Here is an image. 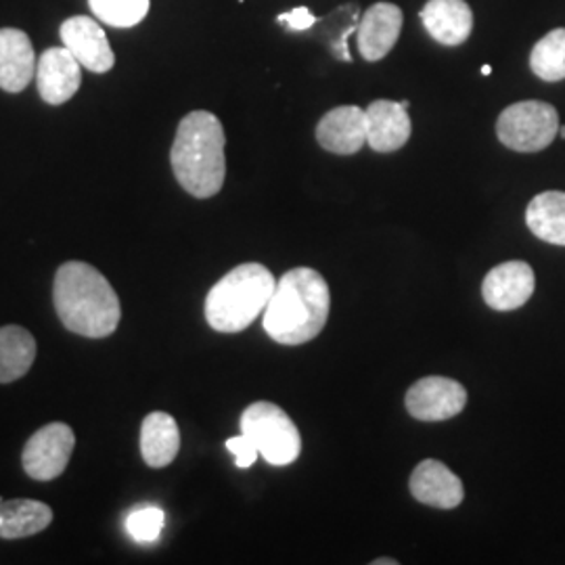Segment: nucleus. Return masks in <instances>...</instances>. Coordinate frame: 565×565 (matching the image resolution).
<instances>
[{
    "label": "nucleus",
    "mask_w": 565,
    "mask_h": 565,
    "mask_svg": "<svg viewBox=\"0 0 565 565\" xmlns=\"http://www.w3.org/2000/svg\"><path fill=\"white\" fill-rule=\"evenodd\" d=\"M53 303L65 329L82 338L102 340L120 324V298L105 275L90 264H61L53 282Z\"/></svg>",
    "instance_id": "nucleus-1"
},
{
    "label": "nucleus",
    "mask_w": 565,
    "mask_h": 565,
    "mask_svg": "<svg viewBox=\"0 0 565 565\" xmlns=\"http://www.w3.org/2000/svg\"><path fill=\"white\" fill-rule=\"evenodd\" d=\"M331 291L312 268H291L277 282L264 308V331L282 345L312 342L327 324Z\"/></svg>",
    "instance_id": "nucleus-2"
},
{
    "label": "nucleus",
    "mask_w": 565,
    "mask_h": 565,
    "mask_svg": "<svg viewBox=\"0 0 565 565\" xmlns=\"http://www.w3.org/2000/svg\"><path fill=\"white\" fill-rule=\"evenodd\" d=\"M224 128L210 111H191L182 118L170 151V163L182 189L207 200L221 193L226 177Z\"/></svg>",
    "instance_id": "nucleus-3"
},
{
    "label": "nucleus",
    "mask_w": 565,
    "mask_h": 565,
    "mask_svg": "<svg viewBox=\"0 0 565 565\" xmlns=\"http://www.w3.org/2000/svg\"><path fill=\"white\" fill-rule=\"evenodd\" d=\"M277 287L263 264L247 263L226 273L205 298V321L221 333H239L256 321Z\"/></svg>",
    "instance_id": "nucleus-4"
},
{
    "label": "nucleus",
    "mask_w": 565,
    "mask_h": 565,
    "mask_svg": "<svg viewBox=\"0 0 565 565\" xmlns=\"http://www.w3.org/2000/svg\"><path fill=\"white\" fill-rule=\"evenodd\" d=\"M242 434L258 448L260 457L268 465L285 467L291 465L302 452L300 429L291 417L277 404H249L242 415Z\"/></svg>",
    "instance_id": "nucleus-5"
},
{
    "label": "nucleus",
    "mask_w": 565,
    "mask_h": 565,
    "mask_svg": "<svg viewBox=\"0 0 565 565\" xmlns=\"http://www.w3.org/2000/svg\"><path fill=\"white\" fill-rule=\"evenodd\" d=\"M559 132V114L545 102H520L509 105L497 120V137L507 149L518 153H539L555 141Z\"/></svg>",
    "instance_id": "nucleus-6"
},
{
    "label": "nucleus",
    "mask_w": 565,
    "mask_h": 565,
    "mask_svg": "<svg viewBox=\"0 0 565 565\" xmlns=\"http://www.w3.org/2000/svg\"><path fill=\"white\" fill-rule=\"evenodd\" d=\"M76 446L74 429L65 424H49L41 427L21 452L23 471L39 482H51L60 478L70 465Z\"/></svg>",
    "instance_id": "nucleus-7"
},
{
    "label": "nucleus",
    "mask_w": 565,
    "mask_h": 565,
    "mask_svg": "<svg viewBox=\"0 0 565 565\" xmlns=\"http://www.w3.org/2000/svg\"><path fill=\"white\" fill-rule=\"evenodd\" d=\"M404 404L408 415L419 422H446L463 411L467 404V390L450 377L429 375L411 385Z\"/></svg>",
    "instance_id": "nucleus-8"
},
{
    "label": "nucleus",
    "mask_w": 565,
    "mask_h": 565,
    "mask_svg": "<svg viewBox=\"0 0 565 565\" xmlns=\"http://www.w3.org/2000/svg\"><path fill=\"white\" fill-rule=\"evenodd\" d=\"M536 289V275L524 260L494 266L482 282L484 302L499 312H509L522 308Z\"/></svg>",
    "instance_id": "nucleus-9"
},
{
    "label": "nucleus",
    "mask_w": 565,
    "mask_h": 565,
    "mask_svg": "<svg viewBox=\"0 0 565 565\" xmlns=\"http://www.w3.org/2000/svg\"><path fill=\"white\" fill-rule=\"evenodd\" d=\"M63 46L93 74H105L116 65V55L99 21L93 18H70L61 25Z\"/></svg>",
    "instance_id": "nucleus-10"
},
{
    "label": "nucleus",
    "mask_w": 565,
    "mask_h": 565,
    "mask_svg": "<svg viewBox=\"0 0 565 565\" xmlns=\"http://www.w3.org/2000/svg\"><path fill=\"white\" fill-rule=\"evenodd\" d=\"M403 9L394 2H375L364 11L359 25V51L364 61H382L396 46L403 32Z\"/></svg>",
    "instance_id": "nucleus-11"
},
{
    "label": "nucleus",
    "mask_w": 565,
    "mask_h": 565,
    "mask_svg": "<svg viewBox=\"0 0 565 565\" xmlns=\"http://www.w3.org/2000/svg\"><path fill=\"white\" fill-rule=\"evenodd\" d=\"M36 82L42 102L63 105L81 88L82 65L65 46H53L42 53L36 65Z\"/></svg>",
    "instance_id": "nucleus-12"
},
{
    "label": "nucleus",
    "mask_w": 565,
    "mask_h": 565,
    "mask_svg": "<svg viewBox=\"0 0 565 565\" xmlns=\"http://www.w3.org/2000/svg\"><path fill=\"white\" fill-rule=\"evenodd\" d=\"M317 141L335 156H354L366 145V116L359 105L327 111L317 124Z\"/></svg>",
    "instance_id": "nucleus-13"
},
{
    "label": "nucleus",
    "mask_w": 565,
    "mask_h": 565,
    "mask_svg": "<svg viewBox=\"0 0 565 565\" xmlns=\"http://www.w3.org/2000/svg\"><path fill=\"white\" fill-rule=\"evenodd\" d=\"M366 145L377 153H394L411 139L413 124L403 103L380 99L366 109Z\"/></svg>",
    "instance_id": "nucleus-14"
},
{
    "label": "nucleus",
    "mask_w": 565,
    "mask_h": 565,
    "mask_svg": "<svg viewBox=\"0 0 565 565\" xmlns=\"http://www.w3.org/2000/svg\"><path fill=\"white\" fill-rule=\"evenodd\" d=\"M408 488L419 503L436 509H455L465 499L461 478L436 459H425L415 467Z\"/></svg>",
    "instance_id": "nucleus-15"
},
{
    "label": "nucleus",
    "mask_w": 565,
    "mask_h": 565,
    "mask_svg": "<svg viewBox=\"0 0 565 565\" xmlns=\"http://www.w3.org/2000/svg\"><path fill=\"white\" fill-rule=\"evenodd\" d=\"M419 18L427 34L445 46H459L473 32V11L465 0H427Z\"/></svg>",
    "instance_id": "nucleus-16"
},
{
    "label": "nucleus",
    "mask_w": 565,
    "mask_h": 565,
    "mask_svg": "<svg viewBox=\"0 0 565 565\" xmlns=\"http://www.w3.org/2000/svg\"><path fill=\"white\" fill-rule=\"evenodd\" d=\"M34 74V46L28 34L15 28L0 30V88L21 93Z\"/></svg>",
    "instance_id": "nucleus-17"
},
{
    "label": "nucleus",
    "mask_w": 565,
    "mask_h": 565,
    "mask_svg": "<svg viewBox=\"0 0 565 565\" xmlns=\"http://www.w3.org/2000/svg\"><path fill=\"white\" fill-rule=\"evenodd\" d=\"M181 450V429L172 415L156 411L145 417L141 425V455L142 461L162 469L177 459Z\"/></svg>",
    "instance_id": "nucleus-18"
},
{
    "label": "nucleus",
    "mask_w": 565,
    "mask_h": 565,
    "mask_svg": "<svg viewBox=\"0 0 565 565\" xmlns=\"http://www.w3.org/2000/svg\"><path fill=\"white\" fill-rule=\"evenodd\" d=\"M53 522L51 507L32 499L0 501V539L18 541L34 536Z\"/></svg>",
    "instance_id": "nucleus-19"
},
{
    "label": "nucleus",
    "mask_w": 565,
    "mask_h": 565,
    "mask_svg": "<svg viewBox=\"0 0 565 565\" xmlns=\"http://www.w3.org/2000/svg\"><path fill=\"white\" fill-rule=\"evenodd\" d=\"M36 361V340L20 324L0 327V384L21 380Z\"/></svg>",
    "instance_id": "nucleus-20"
},
{
    "label": "nucleus",
    "mask_w": 565,
    "mask_h": 565,
    "mask_svg": "<svg viewBox=\"0 0 565 565\" xmlns=\"http://www.w3.org/2000/svg\"><path fill=\"white\" fill-rule=\"evenodd\" d=\"M525 224L541 242L565 247V193L545 191L527 203Z\"/></svg>",
    "instance_id": "nucleus-21"
},
{
    "label": "nucleus",
    "mask_w": 565,
    "mask_h": 565,
    "mask_svg": "<svg viewBox=\"0 0 565 565\" xmlns=\"http://www.w3.org/2000/svg\"><path fill=\"white\" fill-rule=\"evenodd\" d=\"M530 67L541 81H565V28L548 32L545 39L534 44L530 53Z\"/></svg>",
    "instance_id": "nucleus-22"
},
{
    "label": "nucleus",
    "mask_w": 565,
    "mask_h": 565,
    "mask_svg": "<svg viewBox=\"0 0 565 565\" xmlns=\"http://www.w3.org/2000/svg\"><path fill=\"white\" fill-rule=\"evenodd\" d=\"M95 18L111 28L139 25L151 7V0H88Z\"/></svg>",
    "instance_id": "nucleus-23"
},
{
    "label": "nucleus",
    "mask_w": 565,
    "mask_h": 565,
    "mask_svg": "<svg viewBox=\"0 0 565 565\" xmlns=\"http://www.w3.org/2000/svg\"><path fill=\"white\" fill-rule=\"evenodd\" d=\"M166 524V513L160 507L145 505L135 509L128 520L126 530L137 543H156L162 534Z\"/></svg>",
    "instance_id": "nucleus-24"
},
{
    "label": "nucleus",
    "mask_w": 565,
    "mask_h": 565,
    "mask_svg": "<svg viewBox=\"0 0 565 565\" xmlns=\"http://www.w3.org/2000/svg\"><path fill=\"white\" fill-rule=\"evenodd\" d=\"M226 448L233 452L235 465H237L239 469L252 467V465L258 461V457H260L258 448L254 446V443H252L245 434L235 436V438H228V440H226Z\"/></svg>",
    "instance_id": "nucleus-25"
},
{
    "label": "nucleus",
    "mask_w": 565,
    "mask_h": 565,
    "mask_svg": "<svg viewBox=\"0 0 565 565\" xmlns=\"http://www.w3.org/2000/svg\"><path fill=\"white\" fill-rule=\"evenodd\" d=\"M279 23H282L291 32H306L317 23V18L312 15V11L308 7H296L294 11L279 15Z\"/></svg>",
    "instance_id": "nucleus-26"
},
{
    "label": "nucleus",
    "mask_w": 565,
    "mask_h": 565,
    "mask_svg": "<svg viewBox=\"0 0 565 565\" xmlns=\"http://www.w3.org/2000/svg\"><path fill=\"white\" fill-rule=\"evenodd\" d=\"M398 562L396 559H375L373 565H396Z\"/></svg>",
    "instance_id": "nucleus-27"
},
{
    "label": "nucleus",
    "mask_w": 565,
    "mask_h": 565,
    "mask_svg": "<svg viewBox=\"0 0 565 565\" xmlns=\"http://www.w3.org/2000/svg\"><path fill=\"white\" fill-rule=\"evenodd\" d=\"M482 74H484V76H490V74H492V67H490V65H484V67H482Z\"/></svg>",
    "instance_id": "nucleus-28"
},
{
    "label": "nucleus",
    "mask_w": 565,
    "mask_h": 565,
    "mask_svg": "<svg viewBox=\"0 0 565 565\" xmlns=\"http://www.w3.org/2000/svg\"><path fill=\"white\" fill-rule=\"evenodd\" d=\"M559 135H562V139H565V126H559Z\"/></svg>",
    "instance_id": "nucleus-29"
}]
</instances>
